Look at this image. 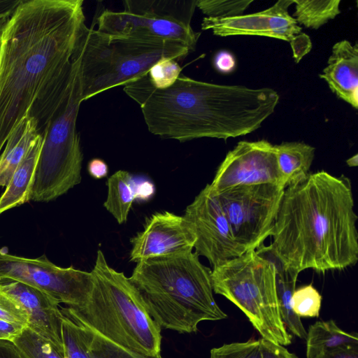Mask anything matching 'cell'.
<instances>
[{
  "instance_id": "cell-36",
  "label": "cell",
  "mask_w": 358,
  "mask_h": 358,
  "mask_svg": "<svg viewBox=\"0 0 358 358\" xmlns=\"http://www.w3.org/2000/svg\"><path fill=\"white\" fill-rule=\"evenodd\" d=\"M24 327H26L21 324L0 320V334L4 340L12 342L22 332Z\"/></svg>"
},
{
  "instance_id": "cell-11",
  "label": "cell",
  "mask_w": 358,
  "mask_h": 358,
  "mask_svg": "<svg viewBox=\"0 0 358 358\" xmlns=\"http://www.w3.org/2000/svg\"><path fill=\"white\" fill-rule=\"evenodd\" d=\"M3 280L26 283L72 308L85 304L93 284L91 271L57 266L45 255L26 258L0 249V281Z\"/></svg>"
},
{
  "instance_id": "cell-15",
  "label": "cell",
  "mask_w": 358,
  "mask_h": 358,
  "mask_svg": "<svg viewBox=\"0 0 358 358\" xmlns=\"http://www.w3.org/2000/svg\"><path fill=\"white\" fill-rule=\"evenodd\" d=\"M293 0H280L271 7L248 15L231 17H203L202 30H211L215 35L260 36L294 42L301 34V27L289 15Z\"/></svg>"
},
{
  "instance_id": "cell-3",
  "label": "cell",
  "mask_w": 358,
  "mask_h": 358,
  "mask_svg": "<svg viewBox=\"0 0 358 358\" xmlns=\"http://www.w3.org/2000/svg\"><path fill=\"white\" fill-rule=\"evenodd\" d=\"M75 76L62 45L50 34L17 24L4 27L0 49V151L27 117L44 137L66 106Z\"/></svg>"
},
{
  "instance_id": "cell-20",
  "label": "cell",
  "mask_w": 358,
  "mask_h": 358,
  "mask_svg": "<svg viewBox=\"0 0 358 358\" xmlns=\"http://www.w3.org/2000/svg\"><path fill=\"white\" fill-rule=\"evenodd\" d=\"M38 123L27 117L8 138L0 155V186L6 187L31 143L38 136Z\"/></svg>"
},
{
  "instance_id": "cell-14",
  "label": "cell",
  "mask_w": 358,
  "mask_h": 358,
  "mask_svg": "<svg viewBox=\"0 0 358 358\" xmlns=\"http://www.w3.org/2000/svg\"><path fill=\"white\" fill-rule=\"evenodd\" d=\"M196 236L190 222L169 211L156 213L147 219L142 231L131 239L129 259L180 256L192 252Z\"/></svg>"
},
{
  "instance_id": "cell-32",
  "label": "cell",
  "mask_w": 358,
  "mask_h": 358,
  "mask_svg": "<svg viewBox=\"0 0 358 358\" xmlns=\"http://www.w3.org/2000/svg\"><path fill=\"white\" fill-rule=\"evenodd\" d=\"M315 358H358V344H347L325 350Z\"/></svg>"
},
{
  "instance_id": "cell-23",
  "label": "cell",
  "mask_w": 358,
  "mask_h": 358,
  "mask_svg": "<svg viewBox=\"0 0 358 358\" xmlns=\"http://www.w3.org/2000/svg\"><path fill=\"white\" fill-rule=\"evenodd\" d=\"M137 180L127 171L119 170L108 179L105 208L118 224L126 222L133 202L136 198Z\"/></svg>"
},
{
  "instance_id": "cell-38",
  "label": "cell",
  "mask_w": 358,
  "mask_h": 358,
  "mask_svg": "<svg viewBox=\"0 0 358 358\" xmlns=\"http://www.w3.org/2000/svg\"><path fill=\"white\" fill-rule=\"evenodd\" d=\"M154 184L147 180H137L136 200L148 201L155 194Z\"/></svg>"
},
{
  "instance_id": "cell-41",
  "label": "cell",
  "mask_w": 358,
  "mask_h": 358,
  "mask_svg": "<svg viewBox=\"0 0 358 358\" xmlns=\"http://www.w3.org/2000/svg\"><path fill=\"white\" fill-rule=\"evenodd\" d=\"M0 339H3V340H4V339H3V336H2L1 334H0Z\"/></svg>"
},
{
  "instance_id": "cell-29",
  "label": "cell",
  "mask_w": 358,
  "mask_h": 358,
  "mask_svg": "<svg viewBox=\"0 0 358 358\" xmlns=\"http://www.w3.org/2000/svg\"><path fill=\"white\" fill-rule=\"evenodd\" d=\"M252 2V0H197L196 6L207 17L225 18L242 15Z\"/></svg>"
},
{
  "instance_id": "cell-8",
  "label": "cell",
  "mask_w": 358,
  "mask_h": 358,
  "mask_svg": "<svg viewBox=\"0 0 358 358\" xmlns=\"http://www.w3.org/2000/svg\"><path fill=\"white\" fill-rule=\"evenodd\" d=\"M78 80L69 103L43 137L30 201L55 200L81 181L83 156L76 121L83 101Z\"/></svg>"
},
{
  "instance_id": "cell-40",
  "label": "cell",
  "mask_w": 358,
  "mask_h": 358,
  "mask_svg": "<svg viewBox=\"0 0 358 358\" xmlns=\"http://www.w3.org/2000/svg\"><path fill=\"white\" fill-rule=\"evenodd\" d=\"M346 164L350 167H355L358 165V155L355 154L346 160Z\"/></svg>"
},
{
  "instance_id": "cell-21",
  "label": "cell",
  "mask_w": 358,
  "mask_h": 358,
  "mask_svg": "<svg viewBox=\"0 0 358 358\" xmlns=\"http://www.w3.org/2000/svg\"><path fill=\"white\" fill-rule=\"evenodd\" d=\"M279 170L285 188L303 180L315 156V148L303 142H283L274 145Z\"/></svg>"
},
{
  "instance_id": "cell-10",
  "label": "cell",
  "mask_w": 358,
  "mask_h": 358,
  "mask_svg": "<svg viewBox=\"0 0 358 358\" xmlns=\"http://www.w3.org/2000/svg\"><path fill=\"white\" fill-rule=\"evenodd\" d=\"M285 189L278 185L260 184L212 190L235 240L246 251L257 249L270 236Z\"/></svg>"
},
{
  "instance_id": "cell-25",
  "label": "cell",
  "mask_w": 358,
  "mask_h": 358,
  "mask_svg": "<svg viewBox=\"0 0 358 358\" xmlns=\"http://www.w3.org/2000/svg\"><path fill=\"white\" fill-rule=\"evenodd\" d=\"M340 0H293V17L305 27L317 29L340 13Z\"/></svg>"
},
{
  "instance_id": "cell-9",
  "label": "cell",
  "mask_w": 358,
  "mask_h": 358,
  "mask_svg": "<svg viewBox=\"0 0 358 358\" xmlns=\"http://www.w3.org/2000/svg\"><path fill=\"white\" fill-rule=\"evenodd\" d=\"M196 1L126 0L122 11L103 10L97 18V30L107 35L181 42L192 51L200 33L191 20Z\"/></svg>"
},
{
  "instance_id": "cell-28",
  "label": "cell",
  "mask_w": 358,
  "mask_h": 358,
  "mask_svg": "<svg viewBox=\"0 0 358 358\" xmlns=\"http://www.w3.org/2000/svg\"><path fill=\"white\" fill-rule=\"evenodd\" d=\"M210 358H264L262 339L224 344L210 350Z\"/></svg>"
},
{
  "instance_id": "cell-16",
  "label": "cell",
  "mask_w": 358,
  "mask_h": 358,
  "mask_svg": "<svg viewBox=\"0 0 358 358\" xmlns=\"http://www.w3.org/2000/svg\"><path fill=\"white\" fill-rule=\"evenodd\" d=\"M0 291L19 303L28 316L27 327L63 350L59 302L45 292L26 283L0 281Z\"/></svg>"
},
{
  "instance_id": "cell-30",
  "label": "cell",
  "mask_w": 358,
  "mask_h": 358,
  "mask_svg": "<svg viewBox=\"0 0 358 358\" xmlns=\"http://www.w3.org/2000/svg\"><path fill=\"white\" fill-rule=\"evenodd\" d=\"M181 71L178 61L164 58L150 68L148 75L152 85L162 90L171 87L180 76Z\"/></svg>"
},
{
  "instance_id": "cell-39",
  "label": "cell",
  "mask_w": 358,
  "mask_h": 358,
  "mask_svg": "<svg viewBox=\"0 0 358 358\" xmlns=\"http://www.w3.org/2000/svg\"><path fill=\"white\" fill-rule=\"evenodd\" d=\"M0 358H25L15 344L7 340L0 339Z\"/></svg>"
},
{
  "instance_id": "cell-31",
  "label": "cell",
  "mask_w": 358,
  "mask_h": 358,
  "mask_svg": "<svg viewBox=\"0 0 358 358\" xmlns=\"http://www.w3.org/2000/svg\"><path fill=\"white\" fill-rule=\"evenodd\" d=\"M0 320L21 324L28 325V316L26 311L14 299L0 291Z\"/></svg>"
},
{
  "instance_id": "cell-24",
  "label": "cell",
  "mask_w": 358,
  "mask_h": 358,
  "mask_svg": "<svg viewBox=\"0 0 358 358\" xmlns=\"http://www.w3.org/2000/svg\"><path fill=\"white\" fill-rule=\"evenodd\" d=\"M306 358H315L322 352L347 344H358L356 334L348 333L332 320L317 321L306 334Z\"/></svg>"
},
{
  "instance_id": "cell-17",
  "label": "cell",
  "mask_w": 358,
  "mask_h": 358,
  "mask_svg": "<svg viewBox=\"0 0 358 358\" xmlns=\"http://www.w3.org/2000/svg\"><path fill=\"white\" fill-rule=\"evenodd\" d=\"M62 340L65 358H162L127 350L64 314Z\"/></svg>"
},
{
  "instance_id": "cell-13",
  "label": "cell",
  "mask_w": 358,
  "mask_h": 358,
  "mask_svg": "<svg viewBox=\"0 0 358 358\" xmlns=\"http://www.w3.org/2000/svg\"><path fill=\"white\" fill-rule=\"evenodd\" d=\"M260 184H274L285 188L274 145L266 140L238 142L227 154L210 186L217 192L238 186Z\"/></svg>"
},
{
  "instance_id": "cell-37",
  "label": "cell",
  "mask_w": 358,
  "mask_h": 358,
  "mask_svg": "<svg viewBox=\"0 0 358 358\" xmlns=\"http://www.w3.org/2000/svg\"><path fill=\"white\" fill-rule=\"evenodd\" d=\"M22 1L23 0L0 1V27L9 20Z\"/></svg>"
},
{
  "instance_id": "cell-35",
  "label": "cell",
  "mask_w": 358,
  "mask_h": 358,
  "mask_svg": "<svg viewBox=\"0 0 358 358\" xmlns=\"http://www.w3.org/2000/svg\"><path fill=\"white\" fill-rule=\"evenodd\" d=\"M87 171L94 178L101 179L108 176V166L103 159L94 158L89 162Z\"/></svg>"
},
{
  "instance_id": "cell-5",
  "label": "cell",
  "mask_w": 358,
  "mask_h": 358,
  "mask_svg": "<svg viewBox=\"0 0 358 358\" xmlns=\"http://www.w3.org/2000/svg\"><path fill=\"white\" fill-rule=\"evenodd\" d=\"M91 273L93 284L85 304L62 308V313L127 350L160 355L162 329L147 312L129 278L110 267L101 250Z\"/></svg>"
},
{
  "instance_id": "cell-19",
  "label": "cell",
  "mask_w": 358,
  "mask_h": 358,
  "mask_svg": "<svg viewBox=\"0 0 358 358\" xmlns=\"http://www.w3.org/2000/svg\"><path fill=\"white\" fill-rule=\"evenodd\" d=\"M43 137L38 136L31 143L0 196V215L11 208L29 201Z\"/></svg>"
},
{
  "instance_id": "cell-26",
  "label": "cell",
  "mask_w": 358,
  "mask_h": 358,
  "mask_svg": "<svg viewBox=\"0 0 358 358\" xmlns=\"http://www.w3.org/2000/svg\"><path fill=\"white\" fill-rule=\"evenodd\" d=\"M12 342L25 358H65L63 350L28 327Z\"/></svg>"
},
{
  "instance_id": "cell-34",
  "label": "cell",
  "mask_w": 358,
  "mask_h": 358,
  "mask_svg": "<svg viewBox=\"0 0 358 358\" xmlns=\"http://www.w3.org/2000/svg\"><path fill=\"white\" fill-rule=\"evenodd\" d=\"M262 339L264 358H298L285 346Z\"/></svg>"
},
{
  "instance_id": "cell-7",
  "label": "cell",
  "mask_w": 358,
  "mask_h": 358,
  "mask_svg": "<svg viewBox=\"0 0 358 358\" xmlns=\"http://www.w3.org/2000/svg\"><path fill=\"white\" fill-rule=\"evenodd\" d=\"M211 277L213 292L236 306L262 339L291 344L292 336L280 316L275 266L268 246L262 244L213 268Z\"/></svg>"
},
{
  "instance_id": "cell-1",
  "label": "cell",
  "mask_w": 358,
  "mask_h": 358,
  "mask_svg": "<svg viewBox=\"0 0 358 358\" xmlns=\"http://www.w3.org/2000/svg\"><path fill=\"white\" fill-rule=\"evenodd\" d=\"M357 220L349 178L310 173L285 189L268 247L298 273L343 270L358 260Z\"/></svg>"
},
{
  "instance_id": "cell-18",
  "label": "cell",
  "mask_w": 358,
  "mask_h": 358,
  "mask_svg": "<svg viewBox=\"0 0 358 358\" xmlns=\"http://www.w3.org/2000/svg\"><path fill=\"white\" fill-rule=\"evenodd\" d=\"M320 77L340 99L358 108V45L343 40L335 43Z\"/></svg>"
},
{
  "instance_id": "cell-6",
  "label": "cell",
  "mask_w": 358,
  "mask_h": 358,
  "mask_svg": "<svg viewBox=\"0 0 358 358\" xmlns=\"http://www.w3.org/2000/svg\"><path fill=\"white\" fill-rule=\"evenodd\" d=\"M190 52L176 41L117 37L86 26L78 48L82 101L125 86L148 74L162 59L179 61Z\"/></svg>"
},
{
  "instance_id": "cell-12",
  "label": "cell",
  "mask_w": 358,
  "mask_h": 358,
  "mask_svg": "<svg viewBox=\"0 0 358 358\" xmlns=\"http://www.w3.org/2000/svg\"><path fill=\"white\" fill-rule=\"evenodd\" d=\"M184 217L190 222L196 236L195 252L205 257L213 268L246 252L235 240L210 184L187 206Z\"/></svg>"
},
{
  "instance_id": "cell-22",
  "label": "cell",
  "mask_w": 358,
  "mask_h": 358,
  "mask_svg": "<svg viewBox=\"0 0 358 358\" xmlns=\"http://www.w3.org/2000/svg\"><path fill=\"white\" fill-rule=\"evenodd\" d=\"M270 255L275 266V285L281 319L286 328L297 337L306 339L307 331L301 317L294 313L291 301L296 289L299 273L286 268L273 254L268 246Z\"/></svg>"
},
{
  "instance_id": "cell-33",
  "label": "cell",
  "mask_w": 358,
  "mask_h": 358,
  "mask_svg": "<svg viewBox=\"0 0 358 358\" xmlns=\"http://www.w3.org/2000/svg\"><path fill=\"white\" fill-rule=\"evenodd\" d=\"M236 59L229 52L222 50L214 57L213 65L215 69L222 73H229L236 68Z\"/></svg>"
},
{
  "instance_id": "cell-4",
  "label": "cell",
  "mask_w": 358,
  "mask_h": 358,
  "mask_svg": "<svg viewBox=\"0 0 358 358\" xmlns=\"http://www.w3.org/2000/svg\"><path fill=\"white\" fill-rule=\"evenodd\" d=\"M195 252L137 263L131 277L150 316L161 329L197 331L203 321L227 318L213 296L212 270Z\"/></svg>"
},
{
  "instance_id": "cell-27",
  "label": "cell",
  "mask_w": 358,
  "mask_h": 358,
  "mask_svg": "<svg viewBox=\"0 0 358 358\" xmlns=\"http://www.w3.org/2000/svg\"><path fill=\"white\" fill-rule=\"evenodd\" d=\"M322 296L310 284L295 289L291 301L292 308L299 317H313L320 315Z\"/></svg>"
},
{
  "instance_id": "cell-2",
  "label": "cell",
  "mask_w": 358,
  "mask_h": 358,
  "mask_svg": "<svg viewBox=\"0 0 358 358\" xmlns=\"http://www.w3.org/2000/svg\"><path fill=\"white\" fill-rule=\"evenodd\" d=\"M123 90L140 105L150 133L180 142L203 137L226 140L250 134L274 112L280 98L268 87L218 85L185 76L161 90L146 74Z\"/></svg>"
}]
</instances>
